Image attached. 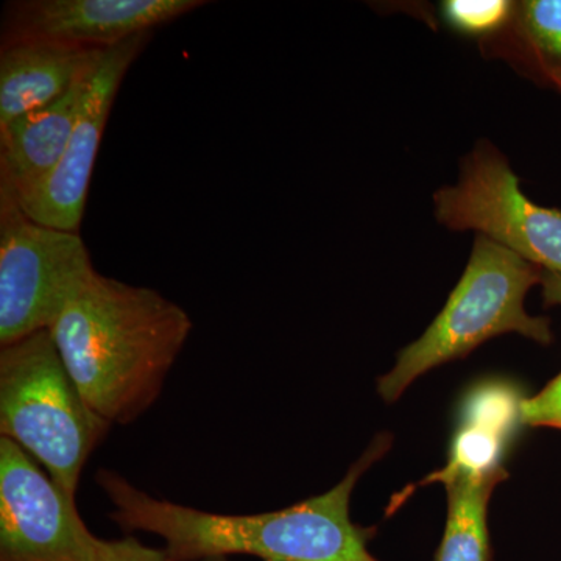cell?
I'll return each instance as SVG.
<instances>
[{
  "mask_svg": "<svg viewBox=\"0 0 561 561\" xmlns=\"http://www.w3.org/2000/svg\"><path fill=\"white\" fill-rule=\"evenodd\" d=\"M95 272L80 232L32 220L0 191V346L50 330Z\"/></svg>",
  "mask_w": 561,
  "mask_h": 561,
  "instance_id": "obj_5",
  "label": "cell"
},
{
  "mask_svg": "<svg viewBox=\"0 0 561 561\" xmlns=\"http://www.w3.org/2000/svg\"><path fill=\"white\" fill-rule=\"evenodd\" d=\"M379 435L348 474L320 496L278 512L221 515L158 500L113 470L98 471L95 482L108 497L110 519L124 531H147L164 541L171 561L251 556L262 561H378L368 551L375 529L351 522L354 486L390 448Z\"/></svg>",
  "mask_w": 561,
  "mask_h": 561,
  "instance_id": "obj_1",
  "label": "cell"
},
{
  "mask_svg": "<svg viewBox=\"0 0 561 561\" xmlns=\"http://www.w3.org/2000/svg\"><path fill=\"white\" fill-rule=\"evenodd\" d=\"M542 297L548 306H561V275L545 272L542 275Z\"/></svg>",
  "mask_w": 561,
  "mask_h": 561,
  "instance_id": "obj_17",
  "label": "cell"
},
{
  "mask_svg": "<svg viewBox=\"0 0 561 561\" xmlns=\"http://www.w3.org/2000/svg\"><path fill=\"white\" fill-rule=\"evenodd\" d=\"M205 5L203 0H13L3 9L2 39L110 49Z\"/></svg>",
  "mask_w": 561,
  "mask_h": 561,
  "instance_id": "obj_9",
  "label": "cell"
},
{
  "mask_svg": "<svg viewBox=\"0 0 561 561\" xmlns=\"http://www.w3.org/2000/svg\"><path fill=\"white\" fill-rule=\"evenodd\" d=\"M437 478L448 491V519L432 561H491L489 502L494 489L508 478L502 467L486 471L449 465Z\"/></svg>",
  "mask_w": 561,
  "mask_h": 561,
  "instance_id": "obj_12",
  "label": "cell"
},
{
  "mask_svg": "<svg viewBox=\"0 0 561 561\" xmlns=\"http://www.w3.org/2000/svg\"><path fill=\"white\" fill-rule=\"evenodd\" d=\"M437 216L456 230H478L523 260L561 275V210L531 203L507 162L474 154L457 186L438 192Z\"/></svg>",
  "mask_w": 561,
  "mask_h": 561,
  "instance_id": "obj_6",
  "label": "cell"
},
{
  "mask_svg": "<svg viewBox=\"0 0 561 561\" xmlns=\"http://www.w3.org/2000/svg\"><path fill=\"white\" fill-rule=\"evenodd\" d=\"M559 80L561 81V76H559Z\"/></svg>",
  "mask_w": 561,
  "mask_h": 561,
  "instance_id": "obj_19",
  "label": "cell"
},
{
  "mask_svg": "<svg viewBox=\"0 0 561 561\" xmlns=\"http://www.w3.org/2000/svg\"><path fill=\"white\" fill-rule=\"evenodd\" d=\"M99 561H171L164 549L149 548L135 537H125L122 540L101 541Z\"/></svg>",
  "mask_w": 561,
  "mask_h": 561,
  "instance_id": "obj_16",
  "label": "cell"
},
{
  "mask_svg": "<svg viewBox=\"0 0 561 561\" xmlns=\"http://www.w3.org/2000/svg\"><path fill=\"white\" fill-rule=\"evenodd\" d=\"M192 328L160 291L95 272L49 331L92 411L130 424L160 398Z\"/></svg>",
  "mask_w": 561,
  "mask_h": 561,
  "instance_id": "obj_2",
  "label": "cell"
},
{
  "mask_svg": "<svg viewBox=\"0 0 561 561\" xmlns=\"http://www.w3.org/2000/svg\"><path fill=\"white\" fill-rule=\"evenodd\" d=\"M105 50L50 39H2L0 127L60 99L99 65Z\"/></svg>",
  "mask_w": 561,
  "mask_h": 561,
  "instance_id": "obj_10",
  "label": "cell"
},
{
  "mask_svg": "<svg viewBox=\"0 0 561 561\" xmlns=\"http://www.w3.org/2000/svg\"><path fill=\"white\" fill-rule=\"evenodd\" d=\"M524 27L535 46L561 61V0H531L524 5Z\"/></svg>",
  "mask_w": 561,
  "mask_h": 561,
  "instance_id": "obj_13",
  "label": "cell"
},
{
  "mask_svg": "<svg viewBox=\"0 0 561 561\" xmlns=\"http://www.w3.org/2000/svg\"><path fill=\"white\" fill-rule=\"evenodd\" d=\"M151 36L153 33H142L103 51L57 168L27 194L13 197L32 220L58 230L80 232L92 172L114 99Z\"/></svg>",
  "mask_w": 561,
  "mask_h": 561,
  "instance_id": "obj_8",
  "label": "cell"
},
{
  "mask_svg": "<svg viewBox=\"0 0 561 561\" xmlns=\"http://www.w3.org/2000/svg\"><path fill=\"white\" fill-rule=\"evenodd\" d=\"M201 561H230V560L225 559V557H219V559H206V560H201Z\"/></svg>",
  "mask_w": 561,
  "mask_h": 561,
  "instance_id": "obj_18",
  "label": "cell"
},
{
  "mask_svg": "<svg viewBox=\"0 0 561 561\" xmlns=\"http://www.w3.org/2000/svg\"><path fill=\"white\" fill-rule=\"evenodd\" d=\"M512 5L504 0H451L445 3L448 20L461 31L481 33L493 31L508 16Z\"/></svg>",
  "mask_w": 561,
  "mask_h": 561,
  "instance_id": "obj_14",
  "label": "cell"
},
{
  "mask_svg": "<svg viewBox=\"0 0 561 561\" xmlns=\"http://www.w3.org/2000/svg\"><path fill=\"white\" fill-rule=\"evenodd\" d=\"M111 426L81 397L49 330L0 346V437L35 457L70 496Z\"/></svg>",
  "mask_w": 561,
  "mask_h": 561,
  "instance_id": "obj_3",
  "label": "cell"
},
{
  "mask_svg": "<svg viewBox=\"0 0 561 561\" xmlns=\"http://www.w3.org/2000/svg\"><path fill=\"white\" fill-rule=\"evenodd\" d=\"M95 68L57 101L0 127V191L21 197L57 168Z\"/></svg>",
  "mask_w": 561,
  "mask_h": 561,
  "instance_id": "obj_11",
  "label": "cell"
},
{
  "mask_svg": "<svg viewBox=\"0 0 561 561\" xmlns=\"http://www.w3.org/2000/svg\"><path fill=\"white\" fill-rule=\"evenodd\" d=\"M519 420L529 426L561 430V373L540 393L519 401Z\"/></svg>",
  "mask_w": 561,
  "mask_h": 561,
  "instance_id": "obj_15",
  "label": "cell"
},
{
  "mask_svg": "<svg viewBox=\"0 0 561 561\" xmlns=\"http://www.w3.org/2000/svg\"><path fill=\"white\" fill-rule=\"evenodd\" d=\"M542 275L540 267L513 251L479 238L467 271L440 316L419 341L401 351L393 370L379 379L382 400L397 401L424 373L467 356L496 335L518 332L548 345L552 339L549 321L524 309L527 291L541 283Z\"/></svg>",
  "mask_w": 561,
  "mask_h": 561,
  "instance_id": "obj_4",
  "label": "cell"
},
{
  "mask_svg": "<svg viewBox=\"0 0 561 561\" xmlns=\"http://www.w3.org/2000/svg\"><path fill=\"white\" fill-rule=\"evenodd\" d=\"M70 496L21 446L0 437V561H99Z\"/></svg>",
  "mask_w": 561,
  "mask_h": 561,
  "instance_id": "obj_7",
  "label": "cell"
}]
</instances>
